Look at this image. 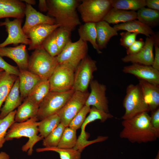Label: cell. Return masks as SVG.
<instances>
[{
  "label": "cell",
  "instance_id": "9a60e30c",
  "mask_svg": "<svg viewBox=\"0 0 159 159\" xmlns=\"http://www.w3.org/2000/svg\"><path fill=\"white\" fill-rule=\"evenodd\" d=\"M122 71L134 75L139 80L159 85V71L153 68L152 66L132 64L124 67Z\"/></svg>",
  "mask_w": 159,
  "mask_h": 159
},
{
  "label": "cell",
  "instance_id": "7dc6e473",
  "mask_svg": "<svg viewBox=\"0 0 159 159\" xmlns=\"http://www.w3.org/2000/svg\"><path fill=\"white\" fill-rule=\"evenodd\" d=\"M39 10L42 12H47L48 6L47 0H39L38 4Z\"/></svg>",
  "mask_w": 159,
  "mask_h": 159
},
{
  "label": "cell",
  "instance_id": "7c38bea8",
  "mask_svg": "<svg viewBox=\"0 0 159 159\" xmlns=\"http://www.w3.org/2000/svg\"><path fill=\"white\" fill-rule=\"evenodd\" d=\"M22 19L15 18L10 21L9 18L5 19L4 21L0 22V26H4L8 33L6 40L0 44V48L6 47L10 44L16 45L19 44L29 45L30 40L24 32L21 27Z\"/></svg>",
  "mask_w": 159,
  "mask_h": 159
},
{
  "label": "cell",
  "instance_id": "4fadbf2b",
  "mask_svg": "<svg viewBox=\"0 0 159 159\" xmlns=\"http://www.w3.org/2000/svg\"><path fill=\"white\" fill-rule=\"evenodd\" d=\"M91 91L85 105L94 106L97 109L109 113L108 100L106 96V86L93 80L90 84Z\"/></svg>",
  "mask_w": 159,
  "mask_h": 159
},
{
  "label": "cell",
  "instance_id": "7bdbcfd3",
  "mask_svg": "<svg viewBox=\"0 0 159 159\" xmlns=\"http://www.w3.org/2000/svg\"><path fill=\"white\" fill-rule=\"evenodd\" d=\"M145 42L142 38L135 41L127 49V55L134 54L139 52L143 47Z\"/></svg>",
  "mask_w": 159,
  "mask_h": 159
},
{
  "label": "cell",
  "instance_id": "7402d4cb",
  "mask_svg": "<svg viewBox=\"0 0 159 159\" xmlns=\"http://www.w3.org/2000/svg\"><path fill=\"white\" fill-rule=\"evenodd\" d=\"M18 77L7 97L4 104L0 111V119H2L13 111L22 103L23 100L20 96Z\"/></svg>",
  "mask_w": 159,
  "mask_h": 159
},
{
  "label": "cell",
  "instance_id": "836d02e7",
  "mask_svg": "<svg viewBox=\"0 0 159 159\" xmlns=\"http://www.w3.org/2000/svg\"><path fill=\"white\" fill-rule=\"evenodd\" d=\"M76 130L69 127H66L57 146L62 149H71L76 146L77 141Z\"/></svg>",
  "mask_w": 159,
  "mask_h": 159
},
{
  "label": "cell",
  "instance_id": "44dd1931",
  "mask_svg": "<svg viewBox=\"0 0 159 159\" xmlns=\"http://www.w3.org/2000/svg\"><path fill=\"white\" fill-rule=\"evenodd\" d=\"M19 69V90L20 96L24 100L42 80L39 76L27 69Z\"/></svg>",
  "mask_w": 159,
  "mask_h": 159
},
{
  "label": "cell",
  "instance_id": "ac0fdd59",
  "mask_svg": "<svg viewBox=\"0 0 159 159\" xmlns=\"http://www.w3.org/2000/svg\"><path fill=\"white\" fill-rule=\"evenodd\" d=\"M0 56L8 57L13 60L20 69L27 70L29 57L26 45L0 48Z\"/></svg>",
  "mask_w": 159,
  "mask_h": 159
},
{
  "label": "cell",
  "instance_id": "30bf717a",
  "mask_svg": "<svg viewBox=\"0 0 159 159\" xmlns=\"http://www.w3.org/2000/svg\"><path fill=\"white\" fill-rule=\"evenodd\" d=\"M96 61L87 55L75 69L73 89L75 91H87L90 83L93 80V73L97 70Z\"/></svg>",
  "mask_w": 159,
  "mask_h": 159
},
{
  "label": "cell",
  "instance_id": "83f0119b",
  "mask_svg": "<svg viewBox=\"0 0 159 159\" xmlns=\"http://www.w3.org/2000/svg\"><path fill=\"white\" fill-rule=\"evenodd\" d=\"M89 115L86 118L81 127V134L78 140L81 142L86 141L85 139V129L86 125L89 123L96 120H100L101 122H104L109 119L113 117V115L109 113H107L98 109L94 106L90 108Z\"/></svg>",
  "mask_w": 159,
  "mask_h": 159
},
{
  "label": "cell",
  "instance_id": "3957f363",
  "mask_svg": "<svg viewBox=\"0 0 159 159\" xmlns=\"http://www.w3.org/2000/svg\"><path fill=\"white\" fill-rule=\"evenodd\" d=\"M38 121L36 117H35L22 122H15L11 126L7 132L5 137L6 141L23 137L28 138V141L22 146L21 150L23 152H27L28 155H32L34 146L43 139L38 135Z\"/></svg>",
  "mask_w": 159,
  "mask_h": 159
},
{
  "label": "cell",
  "instance_id": "f1b7e54d",
  "mask_svg": "<svg viewBox=\"0 0 159 159\" xmlns=\"http://www.w3.org/2000/svg\"><path fill=\"white\" fill-rule=\"evenodd\" d=\"M137 15L138 21L151 28L159 25V11L143 7L138 10Z\"/></svg>",
  "mask_w": 159,
  "mask_h": 159
},
{
  "label": "cell",
  "instance_id": "8992f818",
  "mask_svg": "<svg viewBox=\"0 0 159 159\" xmlns=\"http://www.w3.org/2000/svg\"><path fill=\"white\" fill-rule=\"evenodd\" d=\"M75 91L58 92L50 91L39 105L36 116L41 121L51 115L57 114L72 96Z\"/></svg>",
  "mask_w": 159,
  "mask_h": 159
},
{
  "label": "cell",
  "instance_id": "484cf974",
  "mask_svg": "<svg viewBox=\"0 0 159 159\" xmlns=\"http://www.w3.org/2000/svg\"><path fill=\"white\" fill-rule=\"evenodd\" d=\"M18 107L15 115V122H21L36 117L39 105L26 98Z\"/></svg>",
  "mask_w": 159,
  "mask_h": 159
},
{
  "label": "cell",
  "instance_id": "52a82bcc",
  "mask_svg": "<svg viewBox=\"0 0 159 159\" xmlns=\"http://www.w3.org/2000/svg\"><path fill=\"white\" fill-rule=\"evenodd\" d=\"M123 105L125 110L122 117L123 120L129 119L141 113L150 111L138 84H130L127 87Z\"/></svg>",
  "mask_w": 159,
  "mask_h": 159
},
{
  "label": "cell",
  "instance_id": "b9f144b4",
  "mask_svg": "<svg viewBox=\"0 0 159 159\" xmlns=\"http://www.w3.org/2000/svg\"><path fill=\"white\" fill-rule=\"evenodd\" d=\"M0 68L10 74L18 76L19 74V69L17 67H15L9 64L6 62L0 56Z\"/></svg>",
  "mask_w": 159,
  "mask_h": 159
},
{
  "label": "cell",
  "instance_id": "ee69618b",
  "mask_svg": "<svg viewBox=\"0 0 159 159\" xmlns=\"http://www.w3.org/2000/svg\"><path fill=\"white\" fill-rule=\"evenodd\" d=\"M150 116L151 125L158 134L159 135V108L151 111Z\"/></svg>",
  "mask_w": 159,
  "mask_h": 159
},
{
  "label": "cell",
  "instance_id": "d6986e66",
  "mask_svg": "<svg viewBox=\"0 0 159 159\" xmlns=\"http://www.w3.org/2000/svg\"><path fill=\"white\" fill-rule=\"evenodd\" d=\"M26 4L21 0H0V19L10 17L22 19Z\"/></svg>",
  "mask_w": 159,
  "mask_h": 159
},
{
  "label": "cell",
  "instance_id": "277c9868",
  "mask_svg": "<svg viewBox=\"0 0 159 159\" xmlns=\"http://www.w3.org/2000/svg\"><path fill=\"white\" fill-rule=\"evenodd\" d=\"M58 64L56 57L50 55L42 46L34 50L29 57L27 70L42 80H48Z\"/></svg>",
  "mask_w": 159,
  "mask_h": 159
},
{
  "label": "cell",
  "instance_id": "681fc988",
  "mask_svg": "<svg viewBox=\"0 0 159 159\" xmlns=\"http://www.w3.org/2000/svg\"><path fill=\"white\" fill-rule=\"evenodd\" d=\"M23 2L24 1L26 4L31 5H34L36 3V1L34 0H21Z\"/></svg>",
  "mask_w": 159,
  "mask_h": 159
},
{
  "label": "cell",
  "instance_id": "8d00e7d4",
  "mask_svg": "<svg viewBox=\"0 0 159 159\" xmlns=\"http://www.w3.org/2000/svg\"><path fill=\"white\" fill-rule=\"evenodd\" d=\"M71 32L69 29L62 26H59L54 31L56 42L60 53L67 44L71 41Z\"/></svg>",
  "mask_w": 159,
  "mask_h": 159
},
{
  "label": "cell",
  "instance_id": "60d3db41",
  "mask_svg": "<svg viewBox=\"0 0 159 159\" xmlns=\"http://www.w3.org/2000/svg\"><path fill=\"white\" fill-rule=\"evenodd\" d=\"M138 34L127 31L121 33L120 44L127 49L135 41Z\"/></svg>",
  "mask_w": 159,
  "mask_h": 159
},
{
  "label": "cell",
  "instance_id": "e0dca14e",
  "mask_svg": "<svg viewBox=\"0 0 159 159\" xmlns=\"http://www.w3.org/2000/svg\"><path fill=\"white\" fill-rule=\"evenodd\" d=\"M25 15L26 20L22 27L26 34L32 28L43 24L51 25L56 24L55 20L52 17L46 15L37 11L32 6L26 4Z\"/></svg>",
  "mask_w": 159,
  "mask_h": 159
},
{
  "label": "cell",
  "instance_id": "f6af8a7d",
  "mask_svg": "<svg viewBox=\"0 0 159 159\" xmlns=\"http://www.w3.org/2000/svg\"><path fill=\"white\" fill-rule=\"evenodd\" d=\"M159 45L155 44L154 45L155 55L152 66L159 71Z\"/></svg>",
  "mask_w": 159,
  "mask_h": 159
},
{
  "label": "cell",
  "instance_id": "d590c367",
  "mask_svg": "<svg viewBox=\"0 0 159 159\" xmlns=\"http://www.w3.org/2000/svg\"><path fill=\"white\" fill-rule=\"evenodd\" d=\"M65 127L60 123L55 129L44 138L42 144L44 147H57Z\"/></svg>",
  "mask_w": 159,
  "mask_h": 159
},
{
  "label": "cell",
  "instance_id": "bcb514c9",
  "mask_svg": "<svg viewBox=\"0 0 159 159\" xmlns=\"http://www.w3.org/2000/svg\"><path fill=\"white\" fill-rule=\"evenodd\" d=\"M146 4L148 8L159 11V0H145Z\"/></svg>",
  "mask_w": 159,
  "mask_h": 159
},
{
  "label": "cell",
  "instance_id": "7a4b0ae2",
  "mask_svg": "<svg viewBox=\"0 0 159 159\" xmlns=\"http://www.w3.org/2000/svg\"><path fill=\"white\" fill-rule=\"evenodd\" d=\"M47 14L55 20L56 24L71 31L81 24L77 12L81 0H47Z\"/></svg>",
  "mask_w": 159,
  "mask_h": 159
},
{
  "label": "cell",
  "instance_id": "f35d334b",
  "mask_svg": "<svg viewBox=\"0 0 159 159\" xmlns=\"http://www.w3.org/2000/svg\"><path fill=\"white\" fill-rule=\"evenodd\" d=\"M42 46L47 53L53 57L57 56L60 53L54 32L45 39Z\"/></svg>",
  "mask_w": 159,
  "mask_h": 159
},
{
  "label": "cell",
  "instance_id": "4316f807",
  "mask_svg": "<svg viewBox=\"0 0 159 159\" xmlns=\"http://www.w3.org/2000/svg\"><path fill=\"white\" fill-rule=\"evenodd\" d=\"M80 39L86 42H89L99 54H101L97 43V32L95 23H85L80 25L78 29Z\"/></svg>",
  "mask_w": 159,
  "mask_h": 159
},
{
  "label": "cell",
  "instance_id": "6da1fadb",
  "mask_svg": "<svg viewBox=\"0 0 159 159\" xmlns=\"http://www.w3.org/2000/svg\"><path fill=\"white\" fill-rule=\"evenodd\" d=\"M122 125L123 128L120 132V137L132 143L151 142L156 140L159 136L151 125L150 116L147 112L123 120Z\"/></svg>",
  "mask_w": 159,
  "mask_h": 159
},
{
  "label": "cell",
  "instance_id": "e575fe53",
  "mask_svg": "<svg viewBox=\"0 0 159 159\" xmlns=\"http://www.w3.org/2000/svg\"><path fill=\"white\" fill-rule=\"evenodd\" d=\"M37 152L53 151L58 153L61 159H80L81 152L74 148L62 149L57 147L38 148Z\"/></svg>",
  "mask_w": 159,
  "mask_h": 159
},
{
  "label": "cell",
  "instance_id": "5bb4252c",
  "mask_svg": "<svg viewBox=\"0 0 159 159\" xmlns=\"http://www.w3.org/2000/svg\"><path fill=\"white\" fill-rule=\"evenodd\" d=\"M155 34L150 37H147L144 45L139 52L134 54L127 55L121 59L122 61L152 66L154 57L153 47L156 42Z\"/></svg>",
  "mask_w": 159,
  "mask_h": 159
},
{
  "label": "cell",
  "instance_id": "ffe728a7",
  "mask_svg": "<svg viewBox=\"0 0 159 159\" xmlns=\"http://www.w3.org/2000/svg\"><path fill=\"white\" fill-rule=\"evenodd\" d=\"M138 84L150 111H154L159 108V85L141 80H139Z\"/></svg>",
  "mask_w": 159,
  "mask_h": 159
},
{
  "label": "cell",
  "instance_id": "d6a6232c",
  "mask_svg": "<svg viewBox=\"0 0 159 159\" xmlns=\"http://www.w3.org/2000/svg\"><path fill=\"white\" fill-rule=\"evenodd\" d=\"M112 7L135 11L145 7V0H111Z\"/></svg>",
  "mask_w": 159,
  "mask_h": 159
},
{
  "label": "cell",
  "instance_id": "cb8c5ba5",
  "mask_svg": "<svg viewBox=\"0 0 159 159\" xmlns=\"http://www.w3.org/2000/svg\"><path fill=\"white\" fill-rule=\"evenodd\" d=\"M137 12L132 11H127L112 7L103 20L108 24H118L136 19Z\"/></svg>",
  "mask_w": 159,
  "mask_h": 159
},
{
  "label": "cell",
  "instance_id": "603a6c76",
  "mask_svg": "<svg viewBox=\"0 0 159 159\" xmlns=\"http://www.w3.org/2000/svg\"><path fill=\"white\" fill-rule=\"evenodd\" d=\"M95 24L97 43L101 50L106 48L108 43L112 37L118 35V31L103 20L95 23Z\"/></svg>",
  "mask_w": 159,
  "mask_h": 159
},
{
  "label": "cell",
  "instance_id": "c3c4849f",
  "mask_svg": "<svg viewBox=\"0 0 159 159\" xmlns=\"http://www.w3.org/2000/svg\"><path fill=\"white\" fill-rule=\"evenodd\" d=\"M0 159H10L9 155L4 152H0Z\"/></svg>",
  "mask_w": 159,
  "mask_h": 159
},
{
  "label": "cell",
  "instance_id": "ba28073f",
  "mask_svg": "<svg viewBox=\"0 0 159 159\" xmlns=\"http://www.w3.org/2000/svg\"><path fill=\"white\" fill-rule=\"evenodd\" d=\"M87 42L81 39L76 42H69L60 53L56 56L58 64L69 66L75 70L87 55Z\"/></svg>",
  "mask_w": 159,
  "mask_h": 159
},
{
  "label": "cell",
  "instance_id": "1f68e13d",
  "mask_svg": "<svg viewBox=\"0 0 159 159\" xmlns=\"http://www.w3.org/2000/svg\"><path fill=\"white\" fill-rule=\"evenodd\" d=\"M50 91L49 80H42L35 86L26 98L39 105Z\"/></svg>",
  "mask_w": 159,
  "mask_h": 159
},
{
  "label": "cell",
  "instance_id": "ab89813d",
  "mask_svg": "<svg viewBox=\"0 0 159 159\" xmlns=\"http://www.w3.org/2000/svg\"><path fill=\"white\" fill-rule=\"evenodd\" d=\"M90 108V107L85 105L72 120L68 126L76 130L80 128L86 118L87 114L89 112Z\"/></svg>",
  "mask_w": 159,
  "mask_h": 159
},
{
  "label": "cell",
  "instance_id": "9c48e42d",
  "mask_svg": "<svg viewBox=\"0 0 159 159\" xmlns=\"http://www.w3.org/2000/svg\"><path fill=\"white\" fill-rule=\"evenodd\" d=\"M75 71L69 66L58 64L48 80L50 91L63 92L73 89Z\"/></svg>",
  "mask_w": 159,
  "mask_h": 159
},
{
  "label": "cell",
  "instance_id": "f907efd6",
  "mask_svg": "<svg viewBox=\"0 0 159 159\" xmlns=\"http://www.w3.org/2000/svg\"><path fill=\"white\" fill-rule=\"evenodd\" d=\"M3 71H4L3 69H1L0 68V73Z\"/></svg>",
  "mask_w": 159,
  "mask_h": 159
},
{
  "label": "cell",
  "instance_id": "4dcf8cb0",
  "mask_svg": "<svg viewBox=\"0 0 159 159\" xmlns=\"http://www.w3.org/2000/svg\"><path fill=\"white\" fill-rule=\"evenodd\" d=\"M60 123V119L57 114L48 117L39 122L38 129L40 136L43 138H45Z\"/></svg>",
  "mask_w": 159,
  "mask_h": 159
},
{
  "label": "cell",
  "instance_id": "d4e9b609",
  "mask_svg": "<svg viewBox=\"0 0 159 159\" xmlns=\"http://www.w3.org/2000/svg\"><path fill=\"white\" fill-rule=\"evenodd\" d=\"M117 31L124 30L127 32L142 34L150 37L154 35L155 32L152 28L136 19L117 24L113 27Z\"/></svg>",
  "mask_w": 159,
  "mask_h": 159
},
{
  "label": "cell",
  "instance_id": "74e56055",
  "mask_svg": "<svg viewBox=\"0 0 159 159\" xmlns=\"http://www.w3.org/2000/svg\"><path fill=\"white\" fill-rule=\"evenodd\" d=\"M16 112V110H15L3 118L0 119V149L6 141L5 137L8 130L15 122V117Z\"/></svg>",
  "mask_w": 159,
  "mask_h": 159
},
{
  "label": "cell",
  "instance_id": "f546056e",
  "mask_svg": "<svg viewBox=\"0 0 159 159\" xmlns=\"http://www.w3.org/2000/svg\"><path fill=\"white\" fill-rule=\"evenodd\" d=\"M18 76L3 71L0 73V111Z\"/></svg>",
  "mask_w": 159,
  "mask_h": 159
},
{
  "label": "cell",
  "instance_id": "5b68a950",
  "mask_svg": "<svg viewBox=\"0 0 159 159\" xmlns=\"http://www.w3.org/2000/svg\"><path fill=\"white\" fill-rule=\"evenodd\" d=\"M112 7L111 0H82L77 10L85 23H96L103 20Z\"/></svg>",
  "mask_w": 159,
  "mask_h": 159
},
{
  "label": "cell",
  "instance_id": "2e32d148",
  "mask_svg": "<svg viewBox=\"0 0 159 159\" xmlns=\"http://www.w3.org/2000/svg\"><path fill=\"white\" fill-rule=\"evenodd\" d=\"M60 26L56 24L53 25L43 24L31 29L25 34L31 41L28 49L34 50L41 47L45 39Z\"/></svg>",
  "mask_w": 159,
  "mask_h": 159
},
{
  "label": "cell",
  "instance_id": "8fae6325",
  "mask_svg": "<svg viewBox=\"0 0 159 159\" xmlns=\"http://www.w3.org/2000/svg\"><path fill=\"white\" fill-rule=\"evenodd\" d=\"M89 92L75 91L63 107L57 113L61 123L68 127L72 120L85 106Z\"/></svg>",
  "mask_w": 159,
  "mask_h": 159
}]
</instances>
